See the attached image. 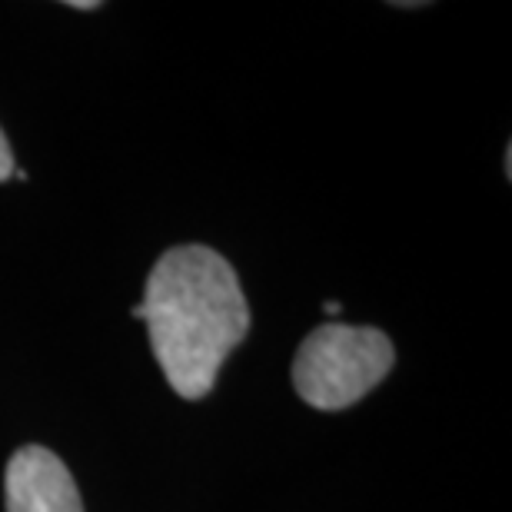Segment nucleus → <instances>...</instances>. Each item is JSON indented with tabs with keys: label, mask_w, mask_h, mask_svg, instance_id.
<instances>
[{
	"label": "nucleus",
	"mask_w": 512,
	"mask_h": 512,
	"mask_svg": "<svg viewBox=\"0 0 512 512\" xmlns=\"http://www.w3.org/2000/svg\"><path fill=\"white\" fill-rule=\"evenodd\" d=\"M70 7H74V10H97L100 4H97V0H70Z\"/></svg>",
	"instance_id": "obj_5"
},
{
	"label": "nucleus",
	"mask_w": 512,
	"mask_h": 512,
	"mask_svg": "<svg viewBox=\"0 0 512 512\" xmlns=\"http://www.w3.org/2000/svg\"><path fill=\"white\" fill-rule=\"evenodd\" d=\"M133 320L147 323L150 350L173 393L203 399L250 333V306L237 270L217 250L187 243L153 263Z\"/></svg>",
	"instance_id": "obj_1"
},
{
	"label": "nucleus",
	"mask_w": 512,
	"mask_h": 512,
	"mask_svg": "<svg viewBox=\"0 0 512 512\" xmlns=\"http://www.w3.org/2000/svg\"><path fill=\"white\" fill-rule=\"evenodd\" d=\"M323 310H326V316H336V313H343V303H336V300H326V303H323Z\"/></svg>",
	"instance_id": "obj_6"
},
{
	"label": "nucleus",
	"mask_w": 512,
	"mask_h": 512,
	"mask_svg": "<svg viewBox=\"0 0 512 512\" xmlns=\"http://www.w3.org/2000/svg\"><path fill=\"white\" fill-rule=\"evenodd\" d=\"M14 153H10V143L4 137V130H0V180H7V177H14Z\"/></svg>",
	"instance_id": "obj_4"
},
{
	"label": "nucleus",
	"mask_w": 512,
	"mask_h": 512,
	"mask_svg": "<svg viewBox=\"0 0 512 512\" xmlns=\"http://www.w3.org/2000/svg\"><path fill=\"white\" fill-rule=\"evenodd\" d=\"M7 512H84L64 459L47 446H20L4 473Z\"/></svg>",
	"instance_id": "obj_3"
},
{
	"label": "nucleus",
	"mask_w": 512,
	"mask_h": 512,
	"mask_svg": "<svg viewBox=\"0 0 512 512\" xmlns=\"http://www.w3.org/2000/svg\"><path fill=\"white\" fill-rule=\"evenodd\" d=\"M393 340L376 326L323 323L306 336L293 360V386L303 403L336 413L360 403L393 370Z\"/></svg>",
	"instance_id": "obj_2"
}]
</instances>
